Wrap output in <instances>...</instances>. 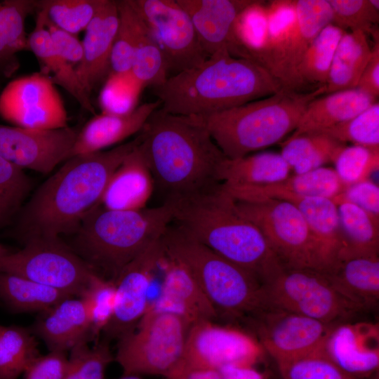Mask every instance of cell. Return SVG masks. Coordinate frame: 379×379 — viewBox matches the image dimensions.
<instances>
[{"mask_svg":"<svg viewBox=\"0 0 379 379\" xmlns=\"http://www.w3.org/2000/svg\"><path fill=\"white\" fill-rule=\"evenodd\" d=\"M138 137L110 149L69 158L45 180L18 215L16 234L33 237L72 234L97 205L114 171L133 150Z\"/></svg>","mask_w":379,"mask_h":379,"instance_id":"6da1fadb","label":"cell"},{"mask_svg":"<svg viewBox=\"0 0 379 379\" xmlns=\"http://www.w3.org/2000/svg\"><path fill=\"white\" fill-rule=\"evenodd\" d=\"M137 147L166 200L221 183L226 157L195 116L153 112L138 136Z\"/></svg>","mask_w":379,"mask_h":379,"instance_id":"7a4b0ae2","label":"cell"},{"mask_svg":"<svg viewBox=\"0 0 379 379\" xmlns=\"http://www.w3.org/2000/svg\"><path fill=\"white\" fill-rule=\"evenodd\" d=\"M164 202L175 225L262 284L284 267L258 228L239 213L222 183Z\"/></svg>","mask_w":379,"mask_h":379,"instance_id":"3957f363","label":"cell"},{"mask_svg":"<svg viewBox=\"0 0 379 379\" xmlns=\"http://www.w3.org/2000/svg\"><path fill=\"white\" fill-rule=\"evenodd\" d=\"M282 89L279 81L257 62L222 50L200 65L169 77L154 93L166 112L203 117Z\"/></svg>","mask_w":379,"mask_h":379,"instance_id":"277c9868","label":"cell"},{"mask_svg":"<svg viewBox=\"0 0 379 379\" xmlns=\"http://www.w3.org/2000/svg\"><path fill=\"white\" fill-rule=\"evenodd\" d=\"M173 222L171 209L159 206L118 211L95 205L70 234L72 250L100 276L114 281L121 270Z\"/></svg>","mask_w":379,"mask_h":379,"instance_id":"5b68a950","label":"cell"},{"mask_svg":"<svg viewBox=\"0 0 379 379\" xmlns=\"http://www.w3.org/2000/svg\"><path fill=\"white\" fill-rule=\"evenodd\" d=\"M166 257L185 267L218 315L256 317L270 309L262 283L253 274L198 241L177 225L161 237Z\"/></svg>","mask_w":379,"mask_h":379,"instance_id":"8992f818","label":"cell"},{"mask_svg":"<svg viewBox=\"0 0 379 379\" xmlns=\"http://www.w3.org/2000/svg\"><path fill=\"white\" fill-rule=\"evenodd\" d=\"M325 90V86L306 93L282 89L261 99L197 117L224 155L237 159L276 144L294 131L309 102L324 95Z\"/></svg>","mask_w":379,"mask_h":379,"instance_id":"52a82bcc","label":"cell"},{"mask_svg":"<svg viewBox=\"0 0 379 379\" xmlns=\"http://www.w3.org/2000/svg\"><path fill=\"white\" fill-rule=\"evenodd\" d=\"M192 324L180 314L147 310L136 327L119 339L114 359L124 374L168 379L180 364Z\"/></svg>","mask_w":379,"mask_h":379,"instance_id":"ba28073f","label":"cell"},{"mask_svg":"<svg viewBox=\"0 0 379 379\" xmlns=\"http://www.w3.org/2000/svg\"><path fill=\"white\" fill-rule=\"evenodd\" d=\"M270 308L333 324L364 311L341 294L324 273L312 269L282 267L263 284Z\"/></svg>","mask_w":379,"mask_h":379,"instance_id":"9c48e42d","label":"cell"},{"mask_svg":"<svg viewBox=\"0 0 379 379\" xmlns=\"http://www.w3.org/2000/svg\"><path fill=\"white\" fill-rule=\"evenodd\" d=\"M236 204L239 213L261 232L284 267L321 270L314 237L292 204L279 199L262 198L236 201Z\"/></svg>","mask_w":379,"mask_h":379,"instance_id":"30bf717a","label":"cell"},{"mask_svg":"<svg viewBox=\"0 0 379 379\" xmlns=\"http://www.w3.org/2000/svg\"><path fill=\"white\" fill-rule=\"evenodd\" d=\"M0 258V272L15 274L79 297L95 272L60 237L27 239Z\"/></svg>","mask_w":379,"mask_h":379,"instance_id":"8fae6325","label":"cell"},{"mask_svg":"<svg viewBox=\"0 0 379 379\" xmlns=\"http://www.w3.org/2000/svg\"><path fill=\"white\" fill-rule=\"evenodd\" d=\"M163 55L168 77L196 67L208 58L194 25L176 0H132Z\"/></svg>","mask_w":379,"mask_h":379,"instance_id":"7c38bea8","label":"cell"},{"mask_svg":"<svg viewBox=\"0 0 379 379\" xmlns=\"http://www.w3.org/2000/svg\"><path fill=\"white\" fill-rule=\"evenodd\" d=\"M263 351L258 340L244 331L213 321H197L190 326L180 364L168 379L194 369L218 370L231 364L253 366Z\"/></svg>","mask_w":379,"mask_h":379,"instance_id":"4fadbf2b","label":"cell"},{"mask_svg":"<svg viewBox=\"0 0 379 379\" xmlns=\"http://www.w3.org/2000/svg\"><path fill=\"white\" fill-rule=\"evenodd\" d=\"M0 117L24 128L51 130L68 126L67 113L55 85L41 72L18 77L2 89Z\"/></svg>","mask_w":379,"mask_h":379,"instance_id":"5bb4252c","label":"cell"},{"mask_svg":"<svg viewBox=\"0 0 379 379\" xmlns=\"http://www.w3.org/2000/svg\"><path fill=\"white\" fill-rule=\"evenodd\" d=\"M253 319L258 342L277 364L324 352L330 333L338 325L275 308Z\"/></svg>","mask_w":379,"mask_h":379,"instance_id":"9a60e30c","label":"cell"},{"mask_svg":"<svg viewBox=\"0 0 379 379\" xmlns=\"http://www.w3.org/2000/svg\"><path fill=\"white\" fill-rule=\"evenodd\" d=\"M165 256L161 238L131 260L115 279L116 305L103 330L105 339H119L133 331L147 311L148 290L154 272Z\"/></svg>","mask_w":379,"mask_h":379,"instance_id":"2e32d148","label":"cell"},{"mask_svg":"<svg viewBox=\"0 0 379 379\" xmlns=\"http://www.w3.org/2000/svg\"><path fill=\"white\" fill-rule=\"evenodd\" d=\"M79 129L38 130L0 124V156L22 169L43 174L69 158Z\"/></svg>","mask_w":379,"mask_h":379,"instance_id":"e0dca14e","label":"cell"},{"mask_svg":"<svg viewBox=\"0 0 379 379\" xmlns=\"http://www.w3.org/2000/svg\"><path fill=\"white\" fill-rule=\"evenodd\" d=\"M189 15L207 56L227 50L241 58L234 36L238 15L253 0H176Z\"/></svg>","mask_w":379,"mask_h":379,"instance_id":"ac0fdd59","label":"cell"},{"mask_svg":"<svg viewBox=\"0 0 379 379\" xmlns=\"http://www.w3.org/2000/svg\"><path fill=\"white\" fill-rule=\"evenodd\" d=\"M324 350L343 370L364 379L378 369V325L366 321L341 323L332 330Z\"/></svg>","mask_w":379,"mask_h":379,"instance_id":"d6986e66","label":"cell"},{"mask_svg":"<svg viewBox=\"0 0 379 379\" xmlns=\"http://www.w3.org/2000/svg\"><path fill=\"white\" fill-rule=\"evenodd\" d=\"M119 24L117 1L105 0L88 27L82 43L83 57L75 67L86 92L109 74L111 51Z\"/></svg>","mask_w":379,"mask_h":379,"instance_id":"ffe728a7","label":"cell"},{"mask_svg":"<svg viewBox=\"0 0 379 379\" xmlns=\"http://www.w3.org/2000/svg\"><path fill=\"white\" fill-rule=\"evenodd\" d=\"M160 107L161 102L157 99L142 103L127 113L95 114L79 130L69 158L103 151L140 132L150 116Z\"/></svg>","mask_w":379,"mask_h":379,"instance_id":"44dd1931","label":"cell"},{"mask_svg":"<svg viewBox=\"0 0 379 379\" xmlns=\"http://www.w3.org/2000/svg\"><path fill=\"white\" fill-rule=\"evenodd\" d=\"M165 274L160 296L147 310H164L180 314L192 324L218 317V314L201 288L180 263L164 257Z\"/></svg>","mask_w":379,"mask_h":379,"instance_id":"7402d4cb","label":"cell"},{"mask_svg":"<svg viewBox=\"0 0 379 379\" xmlns=\"http://www.w3.org/2000/svg\"><path fill=\"white\" fill-rule=\"evenodd\" d=\"M41 314L31 331L49 351L67 352L92 338L88 314L80 298H66Z\"/></svg>","mask_w":379,"mask_h":379,"instance_id":"603a6c76","label":"cell"},{"mask_svg":"<svg viewBox=\"0 0 379 379\" xmlns=\"http://www.w3.org/2000/svg\"><path fill=\"white\" fill-rule=\"evenodd\" d=\"M296 18L292 32L272 72L286 90L304 53L319 32L332 23L327 0H295Z\"/></svg>","mask_w":379,"mask_h":379,"instance_id":"cb8c5ba5","label":"cell"},{"mask_svg":"<svg viewBox=\"0 0 379 379\" xmlns=\"http://www.w3.org/2000/svg\"><path fill=\"white\" fill-rule=\"evenodd\" d=\"M266 198L288 201L300 211L316 240L321 262L320 272L326 271L337 260L342 247L340 219L334 201L286 192L275 193Z\"/></svg>","mask_w":379,"mask_h":379,"instance_id":"d4e9b609","label":"cell"},{"mask_svg":"<svg viewBox=\"0 0 379 379\" xmlns=\"http://www.w3.org/2000/svg\"><path fill=\"white\" fill-rule=\"evenodd\" d=\"M154 187L150 171L136 145L112 173L98 204L110 210L142 209Z\"/></svg>","mask_w":379,"mask_h":379,"instance_id":"484cf974","label":"cell"},{"mask_svg":"<svg viewBox=\"0 0 379 379\" xmlns=\"http://www.w3.org/2000/svg\"><path fill=\"white\" fill-rule=\"evenodd\" d=\"M223 189L236 201H249L286 192L300 196L333 199L345 189L333 168L320 167L304 173L289 175L271 185L237 186L222 183Z\"/></svg>","mask_w":379,"mask_h":379,"instance_id":"4316f807","label":"cell"},{"mask_svg":"<svg viewBox=\"0 0 379 379\" xmlns=\"http://www.w3.org/2000/svg\"><path fill=\"white\" fill-rule=\"evenodd\" d=\"M377 101L358 88L320 95L309 102L291 137L321 132L345 122Z\"/></svg>","mask_w":379,"mask_h":379,"instance_id":"83f0119b","label":"cell"},{"mask_svg":"<svg viewBox=\"0 0 379 379\" xmlns=\"http://www.w3.org/2000/svg\"><path fill=\"white\" fill-rule=\"evenodd\" d=\"M322 273L341 294L362 310L371 308L378 302V256L338 259Z\"/></svg>","mask_w":379,"mask_h":379,"instance_id":"f1b7e54d","label":"cell"},{"mask_svg":"<svg viewBox=\"0 0 379 379\" xmlns=\"http://www.w3.org/2000/svg\"><path fill=\"white\" fill-rule=\"evenodd\" d=\"M35 27L28 35V50L31 51L41 67L40 72L48 77L54 85L68 92L85 110L94 114L90 95L81 84L73 65L55 51L44 25L43 15L36 11Z\"/></svg>","mask_w":379,"mask_h":379,"instance_id":"f546056e","label":"cell"},{"mask_svg":"<svg viewBox=\"0 0 379 379\" xmlns=\"http://www.w3.org/2000/svg\"><path fill=\"white\" fill-rule=\"evenodd\" d=\"M332 199L338 207L342 234V247L337 260L357 256H378L379 217L338 195Z\"/></svg>","mask_w":379,"mask_h":379,"instance_id":"4dcf8cb0","label":"cell"},{"mask_svg":"<svg viewBox=\"0 0 379 379\" xmlns=\"http://www.w3.org/2000/svg\"><path fill=\"white\" fill-rule=\"evenodd\" d=\"M291 169L280 153L265 152L237 159L225 158L218 171L226 185H265L280 182Z\"/></svg>","mask_w":379,"mask_h":379,"instance_id":"1f68e13d","label":"cell"},{"mask_svg":"<svg viewBox=\"0 0 379 379\" xmlns=\"http://www.w3.org/2000/svg\"><path fill=\"white\" fill-rule=\"evenodd\" d=\"M345 32L333 23L326 25L304 53L286 90L304 93L309 87H326L335 48Z\"/></svg>","mask_w":379,"mask_h":379,"instance_id":"d6a6232c","label":"cell"},{"mask_svg":"<svg viewBox=\"0 0 379 379\" xmlns=\"http://www.w3.org/2000/svg\"><path fill=\"white\" fill-rule=\"evenodd\" d=\"M371 53L372 46L366 32H345L332 59L325 94L357 88Z\"/></svg>","mask_w":379,"mask_h":379,"instance_id":"836d02e7","label":"cell"},{"mask_svg":"<svg viewBox=\"0 0 379 379\" xmlns=\"http://www.w3.org/2000/svg\"><path fill=\"white\" fill-rule=\"evenodd\" d=\"M35 11L36 0L0 2V74L4 77L18 67L17 53L28 50L25 21Z\"/></svg>","mask_w":379,"mask_h":379,"instance_id":"e575fe53","label":"cell"},{"mask_svg":"<svg viewBox=\"0 0 379 379\" xmlns=\"http://www.w3.org/2000/svg\"><path fill=\"white\" fill-rule=\"evenodd\" d=\"M71 297L27 278L0 272V301L13 313L42 312Z\"/></svg>","mask_w":379,"mask_h":379,"instance_id":"d590c367","label":"cell"},{"mask_svg":"<svg viewBox=\"0 0 379 379\" xmlns=\"http://www.w3.org/2000/svg\"><path fill=\"white\" fill-rule=\"evenodd\" d=\"M345 145L322 133H305L282 142L280 154L295 174H300L333 162Z\"/></svg>","mask_w":379,"mask_h":379,"instance_id":"8d00e7d4","label":"cell"},{"mask_svg":"<svg viewBox=\"0 0 379 379\" xmlns=\"http://www.w3.org/2000/svg\"><path fill=\"white\" fill-rule=\"evenodd\" d=\"M39 355L35 335L29 328L0 324V379H18Z\"/></svg>","mask_w":379,"mask_h":379,"instance_id":"74e56055","label":"cell"},{"mask_svg":"<svg viewBox=\"0 0 379 379\" xmlns=\"http://www.w3.org/2000/svg\"><path fill=\"white\" fill-rule=\"evenodd\" d=\"M295 0H272L266 4L268 28L265 46L257 62L272 75L292 32L296 18Z\"/></svg>","mask_w":379,"mask_h":379,"instance_id":"f35d334b","label":"cell"},{"mask_svg":"<svg viewBox=\"0 0 379 379\" xmlns=\"http://www.w3.org/2000/svg\"><path fill=\"white\" fill-rule=\"evenodd\" d=\"M119 24L110 56L109 74L131 72L142 18L132 0L117 1Z\"/></svg>","mask_w":379,"mask_h":379,"instance_id":"ab89813d","label":"cell"},{"mask_svg":"<svg viewBox=\"0 0 379 379\" xmlns=\"http://www.w3.org/2000/svg\"><path fill=\"white\" fill-rule=\"evenodd\" d=\"M268 28L266 4L253 0L237 17L234 36L243 58L257 61L265 46Z\"/></svg>","mask_w":379,"mask_h":379,"instance_id":"60d3db41","label":"cell"},{"mask_svg":"<svg viewBox=\"0 0 379 379\" xmlns=\"http://www.w3.org/2000/svg\"><path fill=\"white\" fill-rule=\"evenodd\" d=\"M130 72L141 87L151 86L154 88L168 78L161 51L143 20Z\"/></svg>","mask_w":379,"mask_h":379,"instance_id":"b9f144b4","label":"cell"},{"mask_svg":"<svg viewBox=\"0 0 379 379\" xmlns=\"http://www.w3.org/2000/svg\"><path fill=\"white\" fill-rule=\"evenodd\" d=\"M105 0H40L36 11H43L49 20L72 34L86 29Z\"/></svg>","mask_w":379,"mask_h":379,"instance_id":"7bdbcfd3","label":"cell"},{"mask_svg":"<svg viewBox=\"0 0 379 379\" xmlns=\"http://www.w3.org/2000/svg\"><path fill=\"white\" fill-rule=\"evenodd\" d=\"M32 186L24 170L0 156V230L18 216Z\"/></svg>","mask_w":379,"mask_h":379,"instance_id":"ee69618b","label":"cell"},{"mask_svg":"<svg viewBox=\"0 0 379 379\" xmlns=\"http://www.w3.org/2000/svg\"><path fill=\"white\" fill-rule=\"evenodd\" d=\"M114 281L94 272L79 298L87 310L92 337L103 331L109 323L116 305Z\"/></svg>","mask_w":379,"mask_h":379,"instance_id":"f6af8a7d","label":"cell"},{"mask_svg":"<svg viewBox=\"0 0 379 379\" xmlns=\"http://www.w3.org/2000/svg\"><path fill=\"white\" fill-rule=\"evenodd\" d=\"M332 11V23L342 29L361 30L378 39V0H327Z\"/></svg>","mask_w":379,"mask_h":379,"instance_id":"bcb514c9","label":"cell"},{"mask_svg":"<svg viewBox=\"0 0 379 379\" xmlns=\"http://www.w3.org/2000/svg\"><path fill=\"white\" fill-rule=\"evenodd\" d=\"M114 359L107 339L93 347L88 342L79 343L70 350L63 379H105L107 367Z\"/></svg>","mask_w":379,"mask_h":379,"instance_id":"7dc6e473","label":"cell"},{"mask_svg":"<svg viewBox=\"0 0 379 379\" xmlns=\"http://www.w3.org/2000/svg\"><path fill=\"white\" fill-rule=\"evenodd\" d=\"M318 133L344 144L379 147L378 101L352 119Z\"/></svg>","mask_w":379,"mask_h":379,"instance_id":"c3c4849f","label":"cell"},{"mask_svg":"<svg viewBox=\"0 0 379 379\" xmlns=\"http://www.w3.org/2000/svg\"><path fill=\"white\" fill-rule=\"evenodd\" d=\"M335 171L344 187L369 179L379 168V147L345 145L333 161Z\"/></svg>","mask_w":379,"mask_h":379,"instance_id":"681fc988","label":"cell"},{"mask_svg":"<svg viewBox=\"0 0 379 379\" xmlns=\"http://www.w3.org/2000/svg\"><path fill=\"white\" fill-rule=\"evenodd\" d=\"M277 366L284 379H361L343 370L325 351Z\"/></svg>","mask_w":379,"mask_h":379,"instance_id":"f907efd6","label":"cell"},{"mask_svg":"<svg viewBox=\"0 0 379 379\" xmlns=\"http://www.w3.org/2000/svg\"><path fill=\"white\" fill-rule=\"evenodd\" d=\"M141 88L131 72L109 74L99 97L102 112L124 114L131 112L135 108Z\"/></svg>","mask_w":379,"mask_h":379,"instance_id":"816d5d0a","label":"cell"},{"mask_svg":"<svg viewBox=\"0 0 379 379\" xmlns=\"http://www.w3.org/2000/svg\"><path fill=\"white\" fill-rule=\"evenodd\" d=\"M67 361V352L49 351L36 357L27 366L22 379H63Z\"/></svg>","mask_w":379,"mask_h":379,"instance_id":"f5cc1de1","label":"cell"},{"mask_svg":"<svg viewBox=\"0 0 379 379\" xmlns=\"http://www.w3.org/2000/svg\"><path fill=\"white\" fill-rule=\"evenodd\" d=\"M38 11L42 13L44 25L55 51L66 61L73 65H77L83 57L81 41L78 39L76 35L53 24L43 11Z\"/></svg>","mask_w":379,"mask_h":379,"instance_id":"db71d44e","label":"cell"},{"mask_svg":"<svg viewBox=\"0 0 379 379\" xmlns=\"http://www.w3.org/2000/svg\"><path fill=\"white\" fill-rule=\"evenodd\" d=\"M338 196L379 217V187L370 179L345 187Z\"/></svg>","mask_w":379,"mask_h":379,"instance_id":"11a10c76","label":"cell"},{"mask_svg":"<svg viewBox=\"0 0 379 379\" xmlns=\"http://www.w3.org/2000/svg\"><path fill=\"white\" fill-rule=\"evenodd\" d=\"M374 41L371 56L361 75L357 88L378 99L379 95V41Z\"/></svg>","mask_w":379,"mask_h":379,"instance_id":"9f6ffc18","label":"cell"},{"mask_svg":"<svg viewBox=\"0 0 379 379\" xmlns=\"http://www.w3.org/2000/svg\"><path fill=\"white\" fill-rule=\"evenodd\" d=\"M220 379H265V375L252 365L231 364L217 370Z\"/></svg>","mask_w":379,"mask_h":379,"instance_id":"6f0895ef","label":"cell"},{"mask_svg":"<svg viewBox=\"0 0 379 379\" xmlns=\"http://www.w3.org/2000/svg\"><path fill=\"white\" fill-rule=\"evenodd\" d=\"M173 379H220L217 370L194 369L180 373Z\"/></svg>","mask_w":379,"mask_h":379,"instance_id":"680465c9","label":"cell"},{"mask_svg":"<svg viewBox=\"0 0 379 379\" xmlns=\"http://www.w3.org/2000/svg\"><path fill=\"white\" fill-rule=\"evenodd\" d=\"M118 379H142L140 375H131V374H123V375Z\"/></svg>","mask_w":379,"mask_h":379,"instance_id":"91938a15","label":"cell"},{"mask_svg":"<svg viewBox=\"0 0 379 379\" xmlns=\"http://www.w3.org/2000/svg\"><path fill=\"white\" fill-rule=\"evenodd\" d=\"M9 252V251H8L4 246L0 244V258L5 255Z\"/></svg>","mask_w":379,"mask_h":379,"instance_id":"94428289","label":"cell"},{"mask_svg":"<svg viewBox=\"0 0 379 379\" xmlns=\"http://www.w3.org/2000/svg\"><path fill=\"white\" fill-rule=\"evenodd\" d=\"M4 77L2 74H0V88H1V81H2Z\"/></svg>","mask_w":379,"mask_h":379,"instance_id":"6125c7cd","label":"cell"},{"mask_svg":"<svg viewBox=\"0 0 379 379\" xmlns=\"http://www.w3.org/2000/svg\"><path fill=\"white\" fill-rule=\"evenodd\" d=\"M1 306H2V304H1V301H0V307H1Z\"/></svg>","mask_w":379,"mask_h":379,"instance_id":"be15d7a7","label":"cell"}]
</instances>
